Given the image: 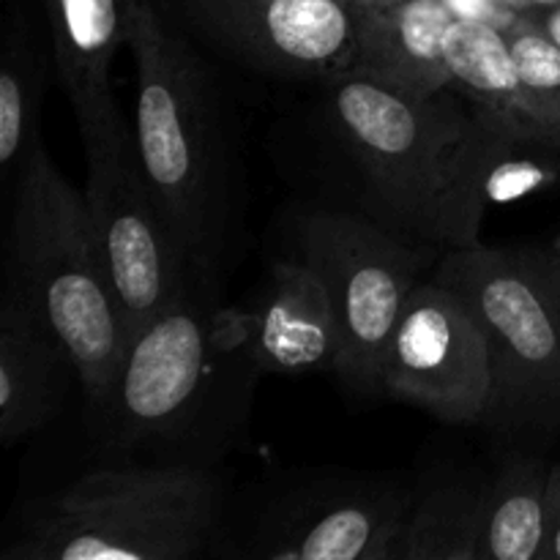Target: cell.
<instances>
[{
    "mask_svg": "<svg viewBox=\"0 0 560 560\" xmlns=\"http://www.w3.org/2000/svg\"><path fill=\"white\" fill-rule=\"evenodd\" d=\"M506 38L523 82L525 104L550 148L560 151V47L525 14L509 27Z\"/></svg>",
    "mask_w": 560,
    "mask_h": 560,
    "instance_id": "obj_20",
    "label": "cell"
},
{
    "mask_svg": "<svg viewBox=\"0 0 560 560\" xmlns=\"http://www.w3.org/2000/svg\"><path fill=\"white\" fill-rule=\"evenodd\" d=\"M446 66L452 91L470 104V113L487 135L512 145L550 148L525 104L506 31L485 22L454 20L446 33Z\"/></svg>",
    "mask_w": 560,
    "mask_h": 560,
    "instance_id": "obj_14",
    "label": "cell"
},
{
    "mask_svg": "<svg viewBox=\"0 0 560 560\" xmlns=\"http://www.w3.org/2000/svg\"><path fill=\"white\" fill-rule=\"evenodd\" d=\"M301 260L331 295L342 334L337 372L355 388H381L383 361L427 255L353 213L317 211L301 222Z\"/></svg>",
    "mask_w": 560,
    "mask_h": 560,
    "instance_id": "obj_7",
    "label": "cell"
},
{
    "mask_svg": "<svg viewBox=\"0 0 560 560\" xmlns=\"http://www.w3.org/2000/svg\"><path fill=\"white\" fill-rule=\"evenodd\" d=\"M525 16H528L536 27H541V31H545V36L560 47V3L547 5V9L525 11Z\"/></svg>",
    "mask_w": 560,
    "mask_h": 560,
    "instance_id": "obj_24",
    "label": "cell"
},
{
    "mask_svg": "<svg viewBox=\"0 0 560 560\" xmlns=\"http://www.w3.org/2000/svg\"><path fill=\"white\" fill-rule=\"evenodd\" d=\"M191 22L241 63L273 77L350 69L355 16L345 0H178Z\"/></svg>",
    "mask_w": 560,
    "mask_h": 560,
    "instance_id": "obj_10",
    "label": "cell"
},
{
    "mask_svg": "<svg viewBox=\"0 0 560 560\" xmlns=\"http://www.w3.org/2000/svg\"><path fill=\"white\" fill-rule=\"evenodd\" d=\"M490 485L452 481L408 509L388 560H481Z\"/></svg>",
    "mask_w": 560,
    "mask_h": 560,
    "instance_id": "obj_17",
    "label": "cell"
},
{
    "mask_svg": "<svg viewBox=\"0 0 560 560\" xmlns=\"http://www.w3.org/2000/svg\"><path fill=\"white\" fill-rule=\"evenodd\" d=\"M560 0H528V9L525 11H536V9H547V5H556ZM523 11V14H525Z\"/></svg>",
    "mask_w": 560,
    "mask_h": 560,
    "instance_id": "obj_26",
    "label": "cell"
},
{
    "mask_svg": "<svg viewBox=\"0 0 560 560\" xmlns=\"http://www.w3.org/2000/svg\"><path fill=\"white\" fill-rule=\"evenodd\" d=\"M552 249H556V252H558V255H560V238L556 241V246H552Z\"/></svg>",
    "mask_w": 560,
    "mask_h": 560,
    "instance_id": "obj_28",
    "label": "cell"
},
{
    "mask_svg": "<svg viewBox=\"0 0 560 560\" xmlns=\"http://www.w3.org/2000/svg\"><path fill=\"white\" fill-rule=\"evenodd\" d=\"M530 257H534L541 284H545L547 301H550L552 315H556L558 334H560V255L552 249V252H530Z\"/></svg>",
    "mask_w": 560,
    "mask_h": 560,
    "instance_id": "obj_23",
    "label": "cell"
},
{
    "mask_svg": "<svg viewBox=\"0 0 560 560\" xmlns=\"http://www.w3.org/2000/svg\"><path fill=\"white\" fill-rule=\"evenodd\" d=\"M402 492L315 487L282 501L262 523L252 556L271 560H388L408 514Z\"/></svg>",
    "mask_w": 560,
    "mask_h": 560,
    "instance_id": "obj_11",
    "label": "cell"
},
{
    "mask_svg": "<svg viewBox=\"0 0 560 560\" xmlns=\"http://www.w3.org/2000/svg\"><path fill=\"white\" fill-rule=\"evenodd\" d=\"M441 3L452 11L454 20L485 22V25L498 27V31H509L520 16L503 0H441Z\"/></svg>",
    "mask_w": 560,
    "mask_h": 560,
    "instance_id": "obj_21",
    "label": "cell"
},
{
    "mask_svg": "<svg viewBox=\"0 0 560 560\" xmlns=\"http://www.w3.org/2000/svg\"><path fill=\"white\" fill-rule=\"evenodd\" d=\"M244 345L266 372L337 370L342 353L337 312L326 284L304 260L273 266L266 299L244 317Z\"/></svg>",
    "mask_w": 560,
    "mask_h": 560,
    "instance_id": "obj_12",
    "label": "cell"
},
{
    "mask_svg": "<svg viewBox=\"0 0 560 560\" xmlns=\"http://www.w3.org/2000/svg\"><path fill=\"white\" fill-rule=\"evenodd\" d=\"M503 3H506L509 9L517 11V14H523V11L528 9V0H503Z\"/></svg>",
    "mask_w": 560,
    "mask_h": 560,
    "instance_id": "obj_27",
    "label": "cell"
},
{
    "mask_svg": "<svg viewBox=\"0 0 560 560\" xmlns=\"http://www.w3.org/2000/svg\"><path fill=\"white\" fill-rule=\"evenodd\" d=\"M441 284L468 304L485 334L492 388L481 424H560V334L530 252L457 246L438 260Z\"/></svg>",
    "mask_w": 560,
    "mask_h": 560,
    "instance_id": "obj_6",
    "label": "cell"
},
{
    "mask_svg": "<svg viewBox=\"0 0 560 560\" xmlns=\"http://www.w3.org/2000/svg\"><path fill=\"white\" fill-rule=\"evenodd\" d=\"M52 60L71 107L113 93V60L129 44L131 0H42Z\"/></svg>",
    "mask_w": 560,
    "mask_h": 560,
    "instance_id": "obj_16",
    "label": "cell"
},
{
    "mask_svg": "<svg viewBox=\"0 0 560 560\" xmlns=\"http://www.w3.org/2000/svg\"><path fill=\"white\" fill-rule=\"evenodd\" d=\"M353 11H377V9H388V5H397L402 0H345Z\"/></svg>",
    "mask_w": 560,
    "mask_h": 560,
    "instance_id": "obj_25",
    "label": "cell"
},
{
    "mask_svg": "<svg viewBox=\"0 0 560 560\" xmlns=\"http://www.w3.org/2000/svg\"><path fill=\"white\" fill-rule=\"evenodd\" d=\"M217 520L219 487L200 468L93 470L44 503L3 560H184Z\"/></svg>",
    "mask_w": 560,
    "mask_h": 560,
    "instance_id": "obj_4",
    "label": "cell"
},
{
    "mask_svg": "<svg viewBox=\"0 0 560 560\" xmlns=\"http://www.w3.org/2000/svg\"><path fill=\"white\" fill-rule=\"evenodd\" d=\"M355 44L350 69L410 96L452 88L446 33L454 16L441 0H402L377 11H353Z\"/></svg>",
    "mask_w": 560,
    "mask_h": 560,
    "instance_id": "obj_13",
    "label": "cell"
},
{
    "mask_svg": "<svg viewBox=\"0 0 560 560\" xmlns=\"http://www.w3.org/2000/svg\"><path fill=\"white\" fill-rule=\"evenodd\" d=\"M63 348L31 304L9 288L0 312V438L14 443L36 432L58 408Z\"/></svg>",
    "mask_w": 560,
    "mask_h": 560,
    "instance_id": "obj_15",
    "label": "cell"
},
{
    "mask_svg": "<svg viewBox=\"0 0 560 560\" xmlns=\"http://www.w3.org/2000/svg\"><path fill=\"white\" fill-rule=\"evenodd\" d=\"M74 115L88 164V217L131 342L189 293L195 271L156 206L137 156L135 129L113 93L77 104Z\"/></svg>",
    "mask_w": 560,
    "mask_h": 560,
    "instance_id": "obj_5",
    "label": "cell"
},
{
    "mask_svg": "<svg viewBox=\"0 0 560 560\" xmlns=\"http://www.w3.org/2000/svg\"><path fill=\"white\" fill-rule=\"evenodd\" d=\"M550 468L536 457H517L498 474L487 498L481 558L541 560L547 541Z\"/></svg>",
    "mask_w": 560,
    "mask_h": 560,
    "instance_id": "obj_18",
    "label": "cell"
},
{
    "mask_svg": "<svg viewBox=\"0 0 560 560\" xmlns=\"http://www.w3.org/2000/svg\"><path fill=\"white\" fill-rule=\"evenodd\" d=\"M328 80L334 129L361 164L383 206L416 238L446 249L479 246L474 178L492 135L452 96H410L361 71Z\"/></svg>",
    "mask_w": 560,
    "mask_h": 560,
    "instance_id": "obj_1",
    "label": "cell"
},
{
    "mask_svg": "<svg viewBox=\"0 0 560 560\" xmlns=\"http://www.w3.org/2000/svg\"><path fill=\"white\" fill-rule=\"evenodd\" d=\"M135 142L191 271L208 266L228 217V162L211 77L156 0H131Z\"/></svg>",
    "mask_w": 560,
    "mask_h": 560,
    "instance_id": "obj_2",
    "label": "cell"
},
{
    "mask_svg": "<svg viewBox=\"0 0 560 560\" xmlns=\"http://www.w3.org/2000/svg\"><path fill=\"white\" fill-rule=\"evenodd\" d=\"M541 560H560V465L550 468L547 485V541Z\"/></svg>",
    "mask_w": 560,
    "mask_h": 560,
    "instance_id": "obj_22",
    "label": "cell"
},
{
    "mask_svg": "<svg viewBox=\"0 0 560 560\" xmlns=\"http://www.w3.org/2000/svg\"><path fill=\"white\" fill-rule=\"evenodd\" d=\"M11 262V288L55 334L96 410L129 348V328L93 235L85 195H77L60 175L42 137L16 175Z\"/></svg>",
    "mask_w": 560,
    "mask_h": 560,
    "instance_id": "obj_3",
    "label": "cell"
},
{
    "mask_svg": "<svg viewBox=\"0 0 560 560\" xmlns=\"http://www.w3.org/2000/svg\"><path fill=\"white\" fill-rule=\"evenodd\" d=\"M213 345L211 320L191 293L137 331L96 408L109 438L137 446L184 430L206 394Z\"/></svg>",
    "mask_w": 560,
    "mask_h": 560,
    "instance_id": "obj_9",
    "label": "cell"
},
{
    "mask_svg": "<svg viewBox=\"0 0 560 560\" xmlns=\"http://www.w3.org/2000/svg\"><path fill=\"white\" fill-rule=\"evenodd\" d=\"M44 93V63L33 47L31 31L14 16L3 47L0 71V167L20 170L33 142L38 140V107Z\"/></svg>",
    "mask_w": 560,
    "mask_h": 560,
    "instance_id": "obj_19",
    "label": "cell"
},
{
    "mask_svg": "<svg viewBox=\"0 0 560 560\" xmlns=\"http://www.w3.org/2000/svg\"><path fill=\"white\" fill-rule=\"evenodd\" d=\"M381 388L448 424H481L490 353L474 312L438 279L410 290L383 361Z\"/></svg>",
    "mask_w": 560,
    "mask_h": 560,
    "instance_id": "obj_8",
    "label": "cell"
}]
</instances>
